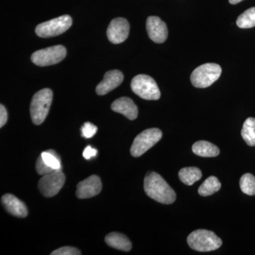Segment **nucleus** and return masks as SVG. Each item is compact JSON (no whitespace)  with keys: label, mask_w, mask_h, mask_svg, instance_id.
<instances>
[{"label":"nucleus","mask_w":255,"mask_h":255,"mask_svg":"<svg viewBox=\"0 0 255 255\" xmlns=\"http://www.w3.org/2000/svg\"><path fill=\"white\" fill-rule=\"evenodd\" d=\"M52 101L53 92L50 89H43L33 95L30 106V114L35 125H41L44 122L49 112Z\"/></svg>","instance_id":"2"},{"label":"nucleus","mask_w":255,"mask_h":255,"mask_svg":"<svg viewBox=\"0 0 255 255\" xmlns=\"http://www.w3.org/2000/svg\"><path fill=\"white\" fill-rule=\"evenodd\" d=\"M72 23V18L69 15H63L38 24L36 33L37 36L45 38L58 36L71 27Z\"/></svg>","instance_id":"7"},{"label":"nucleus","mask_w":255,"mask_h":255,"mask_svg":"<svg viewBox=\"0 0 255 255\" xmlns=\"http://www.w3.org/2000/svg\"><path fill=\"white\" fill-rule=\"evenodd\" d=\"M41 157L44 162L53 169H61L59 155L54 150H49L42 152Z\"/></svg>","instance_id":"23"},{"label":"nucleus","mask_w":255,"mask_h":255,"mask_svg":"<svg viewBox=\"0 0 255 255\" xmlns=\"http://www.w3.org/2000/svg\"><path fill=\"white\" fill-rule=\"evenodd\" d=\"M222 69L216 63H206L196 68L191 75L193 86L206 88L211 86L221 76Z\"/></svg>","instance_id":"4"},{"label":"nucleus","mask_w":255,"mask_h":255,"mask_svg":"<svg viewBox=\"0 0 255 255\" xmlns=\"http://www.w3.org/2000/svg\"><path fill=\"white\" fill-rule=\"evenodd\" d=\"M192 151L196 155L204 157H216L220 154L217 146L205 140L195 142L192 146Z\"/></svg>","instance_id":"17"},{"label":"nucleus","mask_w":255,"mask_h":255,"mask_svg":"<svg viewBox=\"0 0 255 255\" xmlns=\"http://www.w3.org/2000/svg\"><path fill=\"white\" fill-rule=\"evenodd\" d=\"M162 132L158 128L146 129L134 139L130 154L135 157H140L160 140Z\"/></svg>","instance_id":"6"},{"label":"nucleus","mask_w":255,"mask_h":255,"mask_svg":"<svg viewBox=\"0 0 255 255\" xmlns=\"http://www.w3.org/2000/svg\"><path fill=\"white\" fill-rule=\"evenodd\" d=\"M238 26L241 28H251L255 26V7L246 10L238 16L236 21Z\"/></svg>","instance_id":"21"},{"label":"nucleus","mask_w":255,"mask_h":255,"mask_svg":"<svg viewBox=\"0 0 255 255\" xmlns=\"http://www.w3.org/2000/svg\"><path fill=\"white\" fill-rule=\"evenodd\" d=\"M132 91L145 100H158L161 93L153 78L146 75H136L130 84Z\"/></svg>","instance_id":"5"},{"label":"nucleus","mask_w":255,"mask_h":255,"mask_svg":"<svg viewBox=\"0 0 255 255\" xmlns=\"http://www.w3.org/2000/svg\"><path fill=\"white\" fill-rule=\"evenodd\" d=\"M97 129V127L94 124L90 122H86L81 128L82 137L85 138H91L95 135Z\"/></svg>","instance_id":"24"},{"label":"nucleus","mask_w":255,"mask_h":255,"mask_svg":"<svg viewBox=\"0 0 255 255\" xmlns=\"http://www.w3.org/2000/svg\"><path fill=\"white\" fill-rule=\"evenodd\" d=\"M1 204L9 214L15 217L25 218L27 216L26 205L12 194H6L1 197Z\"/></svg>","instance_id":"14"},{"label":"nucleus","mask_w":255,"mask_h":255,"mask_svg":"<svg viewBox=\"0 0 255 255\" xmlns=\"http://www.w3.org/2000/svg\"><path fill=\"white\" fill-rule=\"evenodd\" d=\"M100 178L97 175L90 176L80 182L77 186L76 195L79 199H90L98 195L102 191Z\"/></svg>","instance_id":"12"},{"label":"nucleus","mask_w":255,"mask_h":255,"mask_svg":"<svg viewBox=\"0 0 255 255\" xmlns=\"http://www.w3.org/2000/svg\"><path fill=\"white\" fill-rule=\"evenodd\" d=\"M144 190L149 197L163 204L176 200V194L167 182L156 172H149L144 179Z\"/></svg>","instance_id":"1"},{"label":"nucleus","mask_w":255,"mask_h":255,"mask_svg":"<svg viewBox=\"0 0 255 255\" xmlns=\"http://www.w3.org/2000/svg\"><path fill=\"white\" fill-rule=\"evenodd\" d=\"M66 54L65 47L58 45L34 52L31 55V61L37 66H49L61 62Z\"/></svg>","instance_id":"8"},{"label":"nucleus","mask_w":255,"mask_h":255,"mask_svg":"<svg viewBox=\"0 0 255 255\" xmlns=\"http://www.w3.org/2000/svg\"><path fill=\"white\" fill-rule=\"evenodd\" d=\"M65 182V174L61 169H55L45 174L38 182V189L45 197H53L58 194Z\"/></svg>","instance_id":"9"},{"label":"nucleus","mask_w":255,"mask_h":255,"mask_svg":"<svg viewBox=\"0 0 255 255\" xmlns=\"http://www.w3.org/2000/svg\"><path fill=\"white\" fill-rule=\"evenodd\" d=\"M179 179L184 184L191 186L202 177V172L195 167H184L179 172Z\"/></svg>","instance_id":"18"},{"label":"nucleus","mask_w":255,"mask_h":255,"mask_svg":"<svg viewBox=\"0 0 255 255\" xmlns=\"http://www.w3.org/2000/svg\"><path fill=\"white\" fill-rule=\"evenodd\" d=\"M241 135L248 145L255 146V119H247L243 124Z\"/></svg>","instance_id":"20"},{"label":"nucleus","mask_w":255,"mask_h":255,"mask_svg":"<svg viewBox=\"0 0 255 255\" xmlns=\"http://www.w3.org/2000/svg\"><path fill=\"white\" fill-rule=\"evenodd\" d=\"M112 110L122 114L129 120H135L138 114L137 106L128 97H121L114 101L112 105Z\"/></svg>","instance_id":"15"},{"label":"nucleus","mask_w":255,"mask_h":255,"mask_svg":"<svg viewBox=\"0 0 255 255\" xmlns=\"http://www.w3.org/2000/svg\"><path fill=\"white\" fill-rule=\"evenodd\" d=\"M130 30V25L126 18H114L107 28L109 41L114 44H119L127 39Z\"/></svg>","instance_id":"10"},{"label":"nucleus","mask_w":255,"mask_h":255,"mask_svg":"<svg viewBox=\"0 0 255 255\" xmlns=\"http://www.w3.org/2000/svg\"><path fill=\"white\" fill-rule=\"evenodd\" d=\"M242 1H243V0H229V2L231 3V4H236L241 2Z\"/></svg>","instance_id":"29"},{"label":"nucleus","mask_w":255,"mask_h":255,"mask_svg":"<svg viewBox=\"0 0 255 255\" xmlns=\"http://www.w3.org/2000/svg\"><path fill=\"white\" fill-rule=\"evenodd\" d=\"M8 115L6 109L2 105H0V127H3L7 122Z\"/></svg>","instance_id":"27"},{"label":"nucleus","mask_w":255,"mask_h":255,"mask_svg":"<svg viewBox=\"0 0 255 255\" xmlns=\"http://www.w3.org/2000/svg\"><path fill=\"white\" fill-rule=\"evenodd\" d=\"M221 187V182L217 177L211 176L202 183L199 188V194L202 196L212 195L214 193L217 192Z\"/></svg>","instance_id":"19"},{"label":"nucleus","mask_w":255,"mask_h":255,"mask_svg":"<svg viewBox=\"0 0 255 255\" xmlns=\"http://www.w3.org/2000/svg\"><path fill=\"white\" fill-rule=\"evenodd\" d=\"M36 169L38 174L42 176L50 173L52 171L55 170V169L50 167V166H48V164L44 162V160L42 158L41 155L37 159Z\"/></svg>","instance_id":"25"},{"label":"nucleus","mask_w":255,"mask_h":255,"mask_svg":"<svg viewBox=\"0 0 255 255\" xmlns=\"http://www.w3.org/2000/svg\"><path fill=\"white\" fill-rule=\"evenodd\" d=\"M105 242L111 248L124 252L131 250L132 244L128 238L119 233H111L105 238Z\"/></svg>","instance_id":"16"},{"label":"nucleus","mask_w":255,"mask_h":255,"mask_svg":"<svg viewBox=\"0 0 255 255\" xmlns=\"http://www.w3.org/2000/svg\"><path fill=\"white\" fill-rule=\"evenodd\" d=\"M81 254V252L77 248L68 246L63 247V248L55 250L53 253H50L51 255H80Z\"/></svg>","instance_id":"26"},{"label":"nucleus","mask_w":255,"mask_h":255,"mask_svg":"<svg viewBox=\"0 0 255 255\" xmlns=\"http://www.w3.org/2000/svg\"><path fill=\"white\" fill-rule=\"evenodd\" d=\"M240 187L244 194L249 196L255 195V177L251 173L242 176L240 180Z\"/></svg>","instance_id":"22"},{"label":"nucleus","mask_w":255,"mask_h":255,"mask_svg":"<svg viewBox=\"0 0 255 255\" xmlns=\"http://www.w3.org/2000/svg\"><path fill=\"white\" fill-rule=\"evenodd\" d=\"M187 243L191 249L199 252H210L219 249L222 245L221 238L212 231L196 230L188 236Z\"/></svg>","instance_id":"3"},{"label":"nucleus","mask_w":255,"mask_h":255,"mask_svg":"<svg viewBox=\"0 0 255 255\" xmlns=\"http://www.w3.org/2000/svg\"><path fill=\"white\" fill-rule=\"evenodd\" d=\"M124 80V75L118 70H110L105 74L103 80L97 85L96 92L98 95H105L118 87Z\"/></svg>","instance_id":"13"},{"label":"nucleus","mask_w":255,"mask_h":255,"mask_svg":"<svg viewBox=\"0 0 255 255\" xmlns=\"http://www.w3.org/2000/svg\"><path fill=\"white\" fill-rule=\"evenodd\" d=\"M97 155V150L92 148L91 146H87L83 152V157L86 159H90Z\"/></svg>","instance_id":"28"},{"label":"nucleus","mask_w":255,"mask_h":255,"mask_svg":"<svg viewBox=\"0 0 255 255\" xmlns=\"http://www.w3.org/2000/svg\"><path fill=\"white\" fill-rule=\"evenodd\" d=\"M146 28L149 38L157 43H162L168 36L167 25L158 16H149L146 21Z\"/></svg>","instance_id":"11"}]
</instances>
